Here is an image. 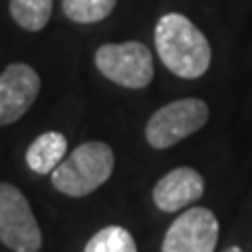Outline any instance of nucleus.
<instances>
[{
	"instance_id": "nucleus-1",
	"label": "nucleus",
	"mask_w": 252,
	"mask_h": 252,
	"mask_svg": "<svg viewBox=\"0 0 252 252\" xmlns=\"http://www.w3.org/2000/svg\"><path fill=\"white\" fill-rule=\"evenodd\" d=\"M156 51L172 74L195 80L208 72L212 51L206 36L181 13H166L156 26Z\"/></svg>"
},
{
	"instance_id": "nucleus-6",
	"label": "nucleus",
	"mask_w": 252,
	"mask_h": 252,
	"mask_svg": "<svg viewBox=\"0 0 252 252\" xmlns=\"http://www.w3.org/2000/svg\"><path fill=\"white\" fill-rule=\"evenodd\" d=\"M217 242L219 220L215 212L193 206L168 227L162 242V252H215Z\"/></svg>"
},
{
	"instance_id": "nucleus-2",
	"label": "nucleus",
	"mask_w": 252,
	"mask_h": 252,
	"mask_svg": "<svg viewBox=\"0 0 252 252\" xmlns=\"http://www.w3.org/2000/svg\"><path fill=\"white\" fill-rule=\"evenodd\" d=\"M114 172V152L103 141L78 145L51 172L53 187L69 198H84L99 189Z\"/></svg>"
},
{
	"instance_id": "nucleus-13",
	"label": "nucleus",
	"mask_w": 252,
	"mask_h": 252,
	"mask_svg": "<svg viewBox=\"0 0 252 252\" xmlns=\"http://www.w3.org/2000/svg\"><path fill=\"white\" fill-rule=\"evenodd\" d=\"M223 252H242V248H238V246H231V248H227V250H223Z\"/></svg>"
},
{
	"instance_id": "nucleus-11",
	"label": "nucleus",
	"mask_w": 252,
	"mask_h": 252,
	"mask_svg": "<svg viewBox=\"0 0 252 252\" xmlns=\"http://www.w3.org/2000/svg\"><path fill=\"white\" fill-rule=\"evenodd\" d=\"M84 252H137L135 238L120 225H109L99 229L86 242Z\"/></svg>"
},
{
	"instance_id": "nucleus-8",
	"label": "nucleus",
	"mask_w": 252,
	"mask_h": 252,
	"mask_svg": "<svg viewBox=\"0 0 252 252\" xmlns=\"http://www.w3.org/2000/svg\"><path fill=\"white\" fill-rule=\"evenodd\" d=\"M204 195V179L198 170L179 166L164 175L154 187V204L162 212H179Z\"/></svg>"
},
{
	"instance_id": "nucleus-9",
	"label": "nucleus",
	"mask_w": 252,
	"mask_h": 252,
	"mask_svg": "<svg viewBox=\"0 0 252 252\" xmlns=\"http://www.w3.org/2000/svg\"><path fill=\"white\" fill-rule=\"evenodd\" d=\"M65 152H67V139L61 132H55V130L42 132L28 147L26 162L38 175H46V172H53L63 162Z\"/></svg>"
},
{
	"instance_id": "nucleus-7",
	"label": "nucleus",
	"mask_w": 252,
	"mask_h": 252,
	"mask_svg": "<svg viewBox=\"0 0 252 252\" xmlns=\"http://www.w3.org/2000/svg\"><path fill=\"white\" fill-rule=\"evenodd\" d=\"M40 93V76L28 63H11L0 74V126L17 122Z\"/></svg>"
},
{
	"instance_id": "nucleus-3",
	"label": "nucleus",
	"mask_w": 252,
	"mask_h": 252,
	"mask_svg": "<svg viewBox=\"0 0 252 252\" xmlns=\"http://www.w3.org/2000/svg\"><path fill=\"white\" fill-rule=\"evenodd\" d=\"M210 109L206 101L187 97L162 105L149 118L145 126V139L154 149H168L179 141L191 137L208 122Z\"/></svg>"
},
{
	"instance_id": "nucleus-10",
	"label": "nucleus",
	"mask_w": 252,
	"mask_h": 252,
	"mask_svg": "<svg viewBox=\"0 0 252 252\" xmlns=\"http://www.w3.org/2000/svg\"><path fill=\"white\" fill-rule=\"evenodd\" d=\"M53 0H11V17L28 32H40L51 19Z\"/></svg>"
},
{
	"instance_id": "nucleus-5",
	"label": "nucleus",
	"mask_w": 252,
	"mask_h": 252,
	"mask_svg": "<svg viewBox=\"0 0 252 252\" xmlns=\"http://www.w3.org/2000/svg\"><path fill=\"white\" fill-rule=\"evenodd\" d=\"M0 242L13 252H38L42 248V231L30 202L9 183H0Z\"/></svg>"
},
{
	"instance_id": "nucleus-4",
	"label": "nucleus",
	"mask_w": 252,
	"mask_h": 252,
	"mask_svg": "<svg viewBox=\"0 0 252 252\" xmlns=\"http://www.w3.org/2000/svg\"><path fill=\"white\" fill-rule=\"evenodd\" d=\"M94 65L107 80L126 89H145L154 78V55L137 40L99 46Z\"/></svg>"
},
{
	"instance_id": "nucleus-12",
	"label": "nucleus",
	"mask_w": 252,
	"mask_h": 252,
	"mask_svg": "<svg viewBox=\"0 0 252 252\" xmlns=\"http://www.w3.org/2000/svg\"><path fill=\"white\" fill-rule=\"evenodd\" d=\"M61 6L65 17L76 23H97L109 17L116 0H63Z\"/></svg>"
}]
</instances>
